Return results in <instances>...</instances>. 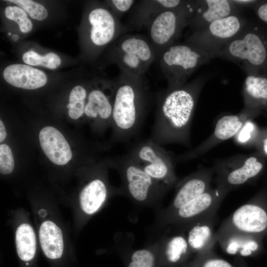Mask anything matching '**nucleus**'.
Returning <instances> with one entry per match:
<instances>
[{
  "mask_svg": "<svg viewBox=\"0 0 267 267\" xmlns=\"http://www.w3.org/2000/svg\"><path fill=\"white\" fill-rule=\"evenodd\" d=\"M39 137L43 151L54 164L64 165L71 159L72 153L69 144L58 130L45 127L40 131Z\"/></svg>",
  "mask_w": 267,
  "mask_h": 267,
  "instance_id": "nucleus-21",
  "label": "nucleus"
},
{
  "mask_svg": "<svg viewBox=\"0 0 267 267\" xmlns=\"http://www.w3.org/2000/svg\"><path fill=\"white\" fill-rule=\"evenodd\" d=\"M22 59L29 65L42 66L51 69L57 68L61 64L60 57L53 52L41 55L34 51L29 50L23 54Z\"/></svg>",
  "mask_w": 267,
  "mask_h": 267,
  "instance_id": "nucleus-30",
  "label": "nucleus"
},
{
  "mask_svg": "<svg viewBox=\"0 0 267 267\" xmlns=\"http://www.w3.org/2000/svg\"><path fill=\"white\" fill-rule=\"evenodd\" d=\"M264 150L266 152V153L267 154V139H265L264 141Z\"/></svg>",
  "mask_w": 267,
  "mask_h": 267,
  "instance_id": "nucleus-39",
  "label": "nucleus"
},
{
  "mask_svg": "<svg viewBox=\"0 0 267 267\" xmlns=\"http://www.w3.org/2000/svg\"><path fill=\"white\" fill-rule=\"evenodd\" d=\"M127 259V267H160L157 240L145 247L132 250Z\"/></svg>",
  "mask_w": 267,
  "mask_h": 267,
  "instance_id": "nucleus-28",
  "label": "nucleus"
},
{
  "mask_svg": "<svg viewBox=\"0 0 267 267\" xmlns=\"http://www.w3.org/2000/svg\"><path fill=\"white\" fill-rule=\"evenodd\" d=\"M182 0H143L133 7L127 26L132 30L146 29L162 11L178 7L185 3Z\"/></svg>",
  "mask_w": 267,
  "mask_h": 267,
  "instance_id": "nucleus-19",
  "label": "nucleus"
},
{
  "mask_svg": "<svg viewBox=\"0 0 267 267\" xmlns=\"http://www.w3.org/2000/svg\"><path fill=\"white\" fill-rule=\"evenodd\" d=\"M214 174L213 167L201 168L179 180L175 187L176 193L173 200L168 206L158 212L154 223L164 219L210 189Z\"/></svg>",
  "mask_w": 267,
  "mask_h": 267,
  "instance_id": "nucleus-13",
  "label": "nucleus"
},
{
  "mask_svg": "<svg viewBox=\"0 0 267 267\" xmlns=\"http://www.w3.org/2000/svg\"><path fill=\"white\" fill-rule=\"evenodd\" d=\"M240 9L233 0H200L188 27L193 33L214 21L239 13Z\"/></svg>",
  "mask_w": 267,
  "mask_h": 267,
  "instance_id": "nucleus-16",
  "label": "nucleus"
},
{
  "mask_svg": "<svg viewBox=\"0 0 267 267\" xmlns=\"http://www.w3.org/2000/svg\"><path fill=\"white\" fill-rule=\"evenodd\" d=\"M248 21L240 12L214 21L186 39L189 43L209 54H214L235 37Z\"/></svg>",
  "mask_w": 267,
  "mask_h": 267,
  "instance_id": "nucleus-10",
  "label": "nucleus"
},
{
  "mask_svg": "<svg viewBox=\"0 0 267 267\" xmlns=\"http://www.w3.org/2000/svg\"><path fill=\"white\" fill-rule=\"evenodd\" d=\"M87 96L86 89L82 86H76L71 90L69 97V103L67 105L68 115L71 118L76 120L85 113Z\"/></svg>",
  "mask_w": 267,
  "mask_h": 267,
  "instance_id": "nucleus-29",
  "label": "nucleus"
},
{
  "mask_svg": "<svg viewBox=\"0 0 267 267\" xmlns=\"http://www.w3.org/2000/svg\"><path fill=\"white\" fill-rule=\"evenodd\" d=\"M242 95L244 108L251 109L255 102L267 103V78L248 75L244 80Z\"/></svg>",
  "mask_w": 267,
  "mask_h": 267,
  "instance_id": "nucleus-26",
  "label": "nucleus"
},
{
  "mask_svg": "<svg viewBox=\"0 0 267 267\" xmlns=\"http://www.w3.org/2000/svg\"><path fill=\"white\" fill-rule=\"evenodd\" d=\"M108 194L106 183L100 178L90 180L82 189L80 203L82 211L88 215L96 213L105 203Z\"/></svg>",
  "mask_w": 267,
  "mask_h": 267,
  "instance_id": "nucleus-23",
  "label": "nucleus"
},
{
  "mask_svg": "<svg viewBox=\"0 0 267 267\" xmlns=\"http://www.w3.org/2000/svg\"><path fill=\"white\" fill-rule=\"evenodd\" d=\"M217 242L230 255L249 256L258 250L260 243L256 236L221 225L217 232Z\"/></svg>",
  "mask_w": 267,
  "mask_h": 267,
  "instance_id": "nucleus-20",
  "label": "nucleus"
},
{
  "mask_svg": "<svg viewBox=\"0 0 267 267\" xmlns=\"http://www.w3.org/2000/svg\"><path fill=\"white\" fill-rule=\"evenodd\" d=\"M217 214L193 222L180 231H183L191 252L199 254L210 252L217 242L214 226Z\"/></svg>",
  "mask_w": 267,
  "mask_h": 267,
  "instance_id": "nucleus-17",
  "label": "nucleus"
},
{
  "mask_svg": "<svg viewBox=\"0 0 267 267\" xmlns=\"http://www.w3.org/2000/svg\"><path fill=\"white\" fill-rule=\"evenodd\" d=\"M3 77L9 84L26 89L41 88L47 82L46 75L43 71L29 65L21 64L7 66L3 72Z\"/></svg>",
  "mask_w": 267,
  "mask_h": 267,
  "instance_id": "nucleus-22",
  "label": "nucleus"
},
{
  "mask_svg": "<svg viewBox=\"0 0 267 267\" xmlns=\"http://www.w3.org/2000/svg\"><path fill=\"white\" fill-rule=\"evenodd\" d=\"M113 101L101 89H94L89 93L85 113L90 118L102 121L112 119Z\"/></svg>",
  "mask_w": 267,
  "mask_h": 267,
  "instance_id": "nucleus-25",
  "label": "nucleus"
},
{
  "mask_svg": "<svg viewBox=\"0 0 267 267\" xmlns=\"http://www.w3.org/2000/svg\"><path fill=\"white\" fill-rule=\"evenodd\" d=\"M200 267H234L226 261L218 258H210L205 260Z\"/></svg>",
  "mask_w": 267,
  "mask_h": 267,
  "instance_id": "nucleus-35",
  "label": "nucleus"
},
{
  "mask_svg": "<svg viewBox=\"0 0 267 267\" xmlns=\"http://www.w3.org/2000/svg\"><path fill=\"white\" fill-rule=\"evenodd\" d=\"M23 9L32 19L42 21L46 18L48 12L42 4L31 0H8Z\"/></svg>",
  "mask_w": 267,
  "mask_h": 267,
  "instance_id": "nucleus-32",
  "label": "nucleus"
},
{
  "mask_svg": "<svg viewBox=\"0 0 267 267\" xmlns=\"http://www.w3.org/2000/svg\"><path fill=\"white\" fill-rule=\"evenodd\" d=\"M229 191L220 186L211 187L164 219L154 223L151 230L156 234L169 229L180 231L193 222L215 215Z\"/></svg>",
  "mask_w": 267,
  "mask_h": 267,
  "instance_id": "nucleus-6",
  "label": "nucleus"
},
{
  "mask_svg": "<svg viewBox=\"0 0 267 267\" xmlns=\"http://www.w3.org/2000/svg\"><path fill=\"white\" fill-rule=\"evenodd\" d=\"M17 253L24 262L32 260L36 252V239L33 227L29 224H20L15 232Z\"/></svg>",
  "mask_w": 267,
  "mask_h": 267,
  "instance_id": "nucleus-27",
  "label": "nucleus"
},
{
  "mask_svg": "<svg viewBox=\"0 0 267 267\" xmlns=\"http://www.w3.org/2000/svg\"><path fill=\"white\" fill-rule=\"evenodd\" d=\"M148 175L169 191L178 179L173 156L151 139L139 142L126 153Z\"/></svg>",
  "mask_w": 267,
  "mask_h": 267,
  "instance_id": "nucleus-7",
  "label": "nucleus"
},
{
  "mask_svg": "<svg viewBox=\"0 0 267 267\" xmlns=\"http://www.w3.org/2000/svg\"><path fill=\"white\" fill-rule=\"evenodd\" d=\"M161 70L170 90L186 83L190 76L201 66L207 63L211 56L203 50L185 42L175 43L160 54Z\"/></svg>",
  "mask_w": 267,
  "mask_h": 267,
  "instance_id": "nucleus-4",
  "label": "nucleus"
},
{
  "mask_svg": "<svg viewBox=\"0 0 267 267\" xmlns=\"http://www.w3.org/2000/svg\"><path fill=\"white\" fill-rule=\"evenodd\" d=\"M14 162L10 147L5 144L0 145V172L3 175L9 174L13 170Z\"/></svg>",
  "mask_w": 267,
  "mask_h": 267,
  "instance_id": "nucleus-33",
  "label": "nucleus"
},
{
  "mask_svg": "<svg viewBox=\"0 0 267 267\" xmlns=\"http://www.w3.org/2000/svg\"><path fill=\"white\" fill-rule=\"evenodd\" d=\"M257 14L262 21L267 23V3L262 4L258 7Z\"/></svg>",
  "mask_w": 267,
  "mask_h": 267,
  "instance_id": "nucleus-36",
  "label": "nucleus"
},
{
  "mask_svg": "<svg viewBox=\"0 0 267 267\" xmlns=\"http://www.w3.org/2000/svg\"><path fill=\"white\" fill-rule=\"evenodd\" d=\"M112 59L121 72L144 77L157 56L147 35L124 34L116 40Z\"/></svg>",
  "mask_w": 267,
  "mask_h": 267,
  "instance_id": "nucleus-9",
  "label": "nucleus"
},
{
  "mask_svg": "<svg viewBox=\"0 0 267 267\" xmlns=\"http://www.w3.org/2000/svg\"><path fill=\"white\" fill-rule=\"evenodd\" d=\"M4 14L7 19L18 24L21 32L27 33L32 29V23L26 12L22 8L18 6H8L5 8Z\"/></svg>",
  "mask_w": 267,
  "mask_h": 267,
  "instance_id": "nucleus-31",
  "label": "nucleus"
},
{
  "mask_svg": "<svg viewBox=\"0 0 267 267\" xmlns=\"http://www.w3.org/2000/svg\"><path fill=\"white\" fill-rule=\"evenodd\" d=\"M264 165L254 155L238 154L218 159L213 166L217 186L229 191L245 185L256 177Z\"/></svg>",
  "mask_w": 267,
  "mask_h": 267,
  "instance_id": "nucleus-11",
  "label": "nucleus"
},
{
  "mask_svg": "<svg viewBox=\"0 0 267 267\" xmlns=\"http://www.w3.org/2000/svg\"><path fill=\"white\" fill-rule=\"evenodd\" d=\"M198 0H186L183 5L165 10L157 15L146 29L147 36L157 58L162 51L176 42L182 31L188 26Z\"/></svg>",
  "mask_w": 267,
  "mask_h": 267,
  "instance_id": "nucleus-8",
  "label": "nucleus"
},
{
  "mask_svg": "<svg viewBox=\"0 0 267 267\" xmlns=\"http://www.w3.org/2000/svg\"><path fill=\"white\" fill-rule=\"evenodd\" d=\"M42 249L48 258L55 260L60 258L64 250L63 235L60 228L53 222H43L39 232Z\"/></svg>",
  "mask_w": 267,
  "mask_h": 267,
  "instance_id": "nucleus-24",
  "label": "nucleus"
},
{
  "mask_svg": "<svg viewBox=\"0 0 267 267\" xmlns=\"http://www.w3.org/2000/svg\"><path fill=\"white\" fill-rule=\"evenodd\" d=\"M207 80L206 76L198 77L180 88L166 89L159 95L150 139L161 145H190L192 119Z\"/></svg>",
  "mask_w": 267,
  "mask_h": 267,
  "instance_id": "nucleus-1",
  "label": "nucleus"
},
{
  "mask_svg": "<svg viewBox=\"0 0 267 267\" xmlns=\"http://www.w3.org/2000/svg\"><path fill=\"white\" fill-rule=\"evenodd\" d=\"M160 267H174L186 258L191 252L184 233L174 231L171 235L164 233L157 240Z\"/></svg>",
  "mask_w": 267,
  "mask_h": 267,
  "instance_id": "nucleus-18",
  "label": "nucleus"
},
{
  "mask_svg": "<svg viewBox=\"0 0 267 267\" xmlns=\"http://www.w3.org/2000/svg\"><path fill=\"white\" fill-rule=\"evenodd\" d=\"M149 97L144 77L120 72L114 83L112 119L116 139L126 141L136 134L144 119Z\"/></svg>",
  "mask_w": 267,
  "mask_h": 267,
  "instance_id": "nucleus-2",
  "label": "nucleus"
},
{
  "mask_svg": "<svg viewBox=\"0 0 267 267\" xmlns=\"http://www.w3.org/2000/svg\"><path fill=\"white\" fill-rule=\"evenodd\" d=\"M134 0H112L110 3L114 10V14L118 18L132 9L135 3Z\"/></svg>",
  "mask_w": 267,
  "mask_h": 267,
  "instance_id": "nucleus-34",
  "label": "nucleus"
},
{
  "mask_svg": "<svg viewBox=\"0 0 267 267\" xmlns=\"http://www.w3.org/2000/svg\"><path fill=\"white\" fill-rule=\"evenodd\" d=\"M221 225L257 236L267 230V211L249 201L237 208Z\"/></svg>",
  "mask_w": 267,
  "mask_h": 267,
  "instance_id": "nucleus-15",
  "label": "nucleus"
},
{
  "mask_svg": "<svg viewBox=\"0 0 267 267\" xmlns=\"http://www.w3.org/2000/svg\"><path fill=\"white\" fill-rule=\"evenodd\" d=\"M256 27L248 22L242 30L214 55L232 62L248 75L256 76L255 71L267 58V49Z\"/></svg>",
  "mask_w": 267,
  "mask_h": 267,
  "instance_id": "nucleus-5",
  "label": "nucleus"
},
{
  "mask_svg": "<svg viewBox=\"0 0 267 267\" xmlns=\"http://www.w3.org/2000/svg\"><path fill=\"white\" fill-rule=\"evenodd\" d=\"M234 3L241 9L254 4L256 0H233Z\"/></svg>",
  "mask_w": 267,
  "mask_h": 267,
  "instance_id": "nucleus-37",
  "label": "nucleus"
},
{
  "mask_svg": "<svg viewBox=\"0 0 267 267\" xmlns=\"http://www.w3.org/2000/svg\"><path fill=\"white\" fill-rule=\"evenodd\" d=\"M6 136V132L4 125L2 122L0 120V142L3 141Z\"/></svg>",
  "mask_w": 267,
  "mask_h": 267,
  "instance_id": "nucleus-38",
  "label": "nucleus"
},
{
  "mask_svg": "<svg viewBox=\"0 0 267 267\" xmlns=\"http://www.w3.org/2000/svg\"><path fill=\"white\" fill-rule=\"evenodd\" d=\"M90 28L89 38L96 47L104 46L131 30L109 9L96 7L92 8L88 15Z\"/></svg>",
  "mask_w": 267,
  "mask_h": 267,
  "instance_id": "nucleus-14",
  "label": "nucleus"
},
{
  "mask_svg": "<svg viewBox=\"0 0 267 267\" xmlns=\"http://www.w3.org/2000/svg\"><path fill=\"white\" fill-rule=\"evenodd\" d=\"M119 171L122 184L119 193L128 197L139 207L160 210L163 199L168 192L148 175L126 154L114 163Z\"/></svg>",
  "mask_w": 267,
  "mask_h": 267,
  "instance_id": "nucleus-3",
  "label": "nucleus"
},
{
  "mask_svg": "<svg viewBox=\"0 0 267 267\" xmlns=\"http://www.w3.org/2000/svg\"><path fill=\"white\" fill-rule=\"evenodd\" d=\"M250 110L244 108L236 115H227L217 122L212 134L196 147L180 155L173 156L175 162H182L197 158L213 147L237 134L250 121Z\"/></svg>",
  "mask_w": 267,
  "mask_h": 267,
  "instance_id": "nucleus-12",
  "label": "nucleus"
}]
</instances>
